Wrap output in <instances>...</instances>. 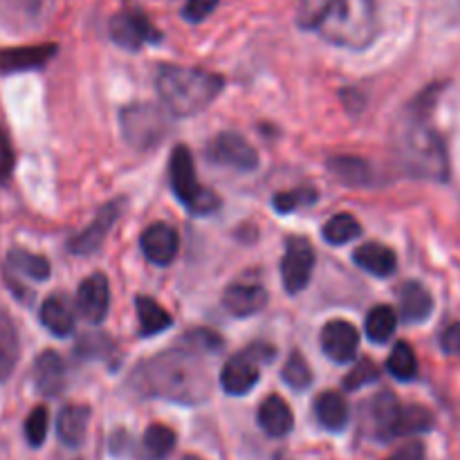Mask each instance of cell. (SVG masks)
Returning a JSON list of instances; mask_svg holds the SVG:
<instances>
[{
	"label": "cell",
	"mask_w": 460,
	"mask_h": 460,
	"mask_svg": "<svg viewBox=\"0 0 460 460\" xmlns=\"http://www.w3.org/2000/svg\"><path fill=\"white\" fill-rule=\"evenodd\" d=\"M137 377L142 380V389L157 398L171 402L198 404L209 394L205 367L198 362V355L178 350V353H162L148 359L137 368Z\"/></svg>",
	"instance_id": "cell-1"
},
{
	"label": "cell",
	"mask_w": 460,
	"mask_h": 460,
	"mask_svg": "<svg viewBox=\"0 0 460 460\" xmlns=\"http://www.w3.org/2000/svg\"><path fill=\"white\" fill-rule=\"evenodd\" d=\"M155 88L164 108L175 117H191L209 108L225 88L223 76L200 67L162 66Z\"/></svg>",
	"instance_id": "cell-2"
},
{
	"label": "cell",
	"mask_w": 460,
	"mask_h": 460,
	"mask_svg": "<svg viewBox=\"0 0 460 460\" xmlns=\"http://www.w3.org/2000/svg\"><path fill=\"white\" fill-rule=\"evenodd\" d=\"M314 30L331 45L346 49H364L376 40V0H332Z\"/></svg>",
	"instance_id": "cell-3"
},
{
	"label": "cell",
	"mask_w": 460,
	"mask_h": 460,
	"mask_svg": "<svg viewBox=\"0 0 460 460\" xmlns=\"http://www.w3.org/2000/svg\"><path fill=\"white\" fill-rule=\"evenodd\" d=\"M400 162L409 173L418 175V178L447 180L449 162L443 139L425 124L411 126L404 133L402 142H400Z\"/></svg>",
	"instance_id": "cell-4"
},
{
	"label": "cell",
	"mask_w": 460,
	"mask_h": 460,
	"mask_svg": "<svg viewBox=\"0 0 460 460\" xmlns=\"http://www.w3.org/2000/svg\"><path fill=\"white\" fill-rule=\"evenodd\" d=\"M121 135L137 151H148L169 137L171 112L155 103H130L119 112Z\"/></svg>",
	"instance_id": "cell-5"
},
{
	"label": "cell",
	"mask_w": 460,
	"mask_h": 460,
	"mask_svg": "<svg viewBox=\"0 0 460 460\" xmlns=\"http://www.w3.org/2000/svg\"><path fill=\"white\" fill-rule=\"evenodd\" d=\"M169 178H171V189L178 196V200L182 202L189 209V214L196 216H207L214 214L220 207V198L216 196L209 189L200 187L196 178V166H193L191 151L187 146H175L171 153L169 162Z\"/></svg>",
	"instance_id": "cell-6"
},
{
	"label": "cell",
	"mask_w": 460,
	"mask_h": 460,
	"mask_svg": "<svg viewBox=\"0 0 460 460\" xmlns=\"http://www.w3.org/2000/svg\"><path fill=\"white\" fill-rule=\"evenodd\" d=\"M277 358V350L270 344H252L250 349L241 350L227 359L220 371V386L229 395H247L259 385V367L265 362H272Z\"/></svg>",
	"instance_id": "cell-7"
},
{
	"label": "cell",
	"mask_w": 460,
	"mask_h": 460,
	"mask_svg": "<svg viewBox=\"0 0 460 460\" xmlns=\"http://www.w3.org/2000/svg\"><path fill=\"white\" fill-rule=\"evenodd\" d=\"M209 162L220 166H229L236 171H254L259 166V153L238 133H220L207 146Z\"/></svg>",
	"instance_id": "cell-8"
},
{
	"label": "cell",
	"mask_w": 460,
	"mask_h": 460,
	"mask_svg": "<svg viewBox=\"0 0 460 460\" xmlns=\"http://www.w3.org/2000/svg\"><path fill=\"white\" fill-rule=\"evenodd\" d=\"M314 270V250L305 238H288L286 256L281 261L283 286L290 295L305 290Z\"/></svg>",
	"instance_id": "cell-9"
},
{
	"label": "cell",
	"mask_w": 460,
	"mask_h": 460,
	"mask_svg": "<svg viewBox=\"0 0 460 460\" xmlns=\"http://www.w3.org/2000/svg\"><path fill=\"white\" fill-rule=\"evenodd\" d=\"M111 39L121 49L137 52L144 45L157 43L160 31L151 25L142 12H119L111 21Z\"/></svg>",
	"instance_id": "cell-10"
},
{
	"label": "cell",
	"mask_w": 460,
	"mask_h": 460,
	"mask_svg": "<svg viewBox=\"0 0 460 460\" xmlns=\"http://www.w3.org/2000/svg\"><path fill=\"white\" fill-rule=\"evenodd\" d=\"M319 341H322V350L328 359L337 364H349L358 355L359 332L353 323L335 319V322H328L323 326Z\"/></svg>",
	"instance_id": "cell-11"
},
{
	"label": "cell",
	"mask_w": 460,
	"mask_h": 460,
	"mask_svg": "<svg viewBox=\"0 0 460 460\" xmlns=\"http://www.w3.org/2000/svg\"><path fill=\"white\" fill-rule=\"evenodd\" d=\"M119 214H121V202L119 200L108 202L106 207H102V209H99L97 218H94L93 223L84 229V232L70 238V243H67V250L76 256L94 254V252L103 245L108 232H111L112 225L117 223Z\"/></svg>",
	"instance_id": "cell-12"
},
{
	"label": "cell",
	"mask_w": 460,
	"mask_h": 460,
	"mask_svg": "<svg viewBox=\"0 0 460 460\" xmlns=\"http://www.w3.org/2000/svg\"><path fill=\"white\" fill-rule=\"evenodd\" d=\"M111 308V286L103 274H90L76 292V310L90 323H102Z\"/></svg>",
	"instance_id": "cell-13"
},
{
	"label": "cell",
	"mask_w": 460,
	"mask_h": 460,
	"mask_svg": "<svg viewBox=\"0 0 460 460\" xmlns=\"http://www.w3.org/2000/svg\"><path fill=\"white\" fill-rule=\"evenodd\" d=\"M178 232L166 223H155L151 227L144 229L142 238H139V247H142L146 261L153 265L166 268L175 261L178 256Z\"/></svg>",
	"instance_id": "cell-14"
},
{
	"label": "cell",
	"mask_w": 460,
	"mask_h": 460,
	"mask_svg": "<svg viewBox=\"0 0 460 460\" xmlns=\"http://www.w3.org/2000/svg\"><path fill=\"white\" fill-rule=\"evenodd\" d=\"M57 54V45H27V48H0V75H18L43 67Z\"/></svg>",
	"instance_id": "cell-15"
},
{
	"label": "cell",
	"mask_w": 460,
	"mask_h": 460,
	"mask_svg": "<svg viewBox=\"0 0 460 460\" xmlns=\"http://www.w3.org/2000/svg\"><path fill=\"white\" fill-rule=\"evenodd\" d=\"M268 304V292L259 283H232L223 292V308L234 317H252Z\"/></svg>",
	"instance_id": "cell-16"
},
{
	"label": "cell",
	"mask_w": 460,
	"mask_h": 460,
	"mask_svg": "<svg viewBox=\"0 0 460 460\" xmlns=\"http://www.w3.org/2000/svg\"><path fill=\"white\" fill-rule=\"evenodd\" d=\"M34 386L45 398H57L66 389V364L57 350H43L36 358Z\"/></svg>",
	"instance_id": "cell-17"
},
{
	"label": "cell",
	"mask_w": 460,
	"mask_h": 460,
	"mask_svg": "<svg viewBox=\"0 0 460 460\" xmlns=\"http://www.w3.org/2000/svg\"><path fill=\"white\" fill-rule=\"evenodd\" d=\"M398 299L400 314H402L404 322L409 323L425 322V319H429V314L434 313V299H431L429 290L418 281L402 283V288H400L398 292Z\"/></svg>",
	"instance_id": "cell-18"
},
{
	"label": "cell",
	"mask_w": 460,
	"mask_h": 460,
	"mask_svg": "<svg viewBox=\"0 0 460 460\" xmlns=\"http://www.w3.org/2000/svg\"><path fill=\"white\" fill-rule=\"evenodd\" d=\"M90 409L84 404H67L57 418V436L67 447H81L88 434Z\"/></svg>",
	"instance_id": "cell-19"
},
{
	"label": "cell",
	"mask_w": 460,
	"mask_h": 460,
	"mask_svg": "<svg viewBox=\"0 0 460 460\" xmlns=\"http://www.w3.org/2000/svg\"><path fill=\"white\" fill-rule=\"evenodd\" d=\"M40 323L54 337H70L75 332V310L63 295H52L40 305Z\"/></svg>",
	"instance_id": "cell-20"
},
{
	"label": "cell",
	"mask_w": 460,
	"mask_h": 460,
	"mask_svg": "<svg viewBox=\"0 0 460 460\" xmlns=\"http://www.w3.org/2000/svg\"><path fill=\"white\" fill-rule=\"evenodd\" d=\"M355 265L364 270V272L373 274V277L386 279L395 272V265H398V256L391 247L382 245V243H367V245L359 247L353 254Z\"/></svg>",
	"instance_id": "cell-21"
},
{
	"label": "cell",
	"mask_w": 460,
	"mask_h": 460,
	"mask_svg": "<svg viewBox=\"0 0 460 460\" xmlns=\"http://www.w3.org/2000/svg\"><path fill=\"white\" fill-rule=\"evenodd\" d=\"M4 274L7 277H22L30 281H48L52 268L49 261L40 254H31L27 250H12L7 254V263H4Z\"/></svg>",
	"instance_id": "cell-22"
},
{
	"label": "cell",
	"mask_w": 460,
	"mask_h": 460,
	"mask_svg": "<svg viewBox=\"0 0 460 460\" xmlns=\"http://www.w3.org/2000/svg\"><path fill=\"white\" fill-rule=\"evenodd\" d=\"M259 425L272 438H283L295 427V416H292L290 407L279 395H270L259 409Z\"/></svg>",
	"instance_id": "cell-23"
},
{
	"label": "cell",
	"mask_w": 460,
	"mask_h": 460,
	"mask_svg": "<svg viewBox=\"0 0 460 460\" xmlns=\"http://www.w3.org/2000/svg\"><path fill=\"white\" fill-rule=\"evenodd\" d=\"M328 171L332 178L346 187H367L373 182V169L367 160L353 155H332L328 160Z\"/></svg>",
	"instance_id": "cell-24"
},
{
	"label": "cell",
	"mask_w": 460,
	"mask_h": 460,
	"mask_svg": "<svg viewBox=\"0 0 460 460\" xmlns=\"http://www.w3.org/2000/svg\"><path fill=\"white\" fill-rule=\"evenodd\" d=\"M314 416L328 431H341L349 425V402L337 391H326L314 400Z\"/></svg>",
	"instance_id": "cell-25"
},
{
	"label": "cell",
	"mask_w": 460,
	"mask_h": 460,
	"mask_svg": "<svg viewBox=\"0 0 460 460\" xmlns=\"http://www.w3.org/2000/svg\"><path fill=\"white\" fill-rule=\"evenodd\" d=\"M402 404L398 402L394 394L385 391V394L376 395L371 404L373 416V429L380 440H394L395 438V425H398V416Z\"/></svg>",
	"instance_id": "cell-26"
},
{
	"label": "cell",
	"mask_w": 460,
	"mask_h": 460,
	"mask_svg": "<svg viewBox=\"0 0 460 460\" xmlns=\"http://www.w3.org/2000/svg\"><path fill=\"white\" fill-rule=\"evenodd\" d=\"M135 310H137L139 335L142 337L160 335V332L169 331L171 323H173L171 314L157 301H153L151 296H137L135 299Z\"/></svg>",
	"instance_id": "cell-27"
},
{
	"label": "cell",
	"mask_w": 460,
	"mask_h": 460,
	"mask_svg": "<svg viewBox=\"0 0 460 460\" xmlns=\"http://www.w3.org/2000/svg\"><path fill=\"white\" fill-rule=\"evenodd\" d=\"M18 353H21V344H18L16 328L7 314L0 313V382L12 376L18 362Z\"/></svg>",
	"instance_id": "cell-28"
},
{
	"label": "cell",
	"mask_w": 460,
	"mask_h": 460,
	"mask_svg": "<svg viewBox=\"0 0 460 460\" xmlns=\"http://www.w3.org/2000/svg\"><path fill=\"white\" fill-rule=\"evenodd\" d=\"M398 328V314L389 305H376L367 317V337L373 344H386Z\"/></svg>",
	"instance_id": "cell-29"
},
{
	"label": "cell",
	"mask_w": 460,
	"mask_h": 460,
	"mask_svg": "<svg viewBox=\"0 0 460 460\" xmlns=\"http://www.w3.org/2000/svg\"><path fill=\"white\" fill-rule=\"evenodd\" d=\"M431 427H434V416L425 407H420V404L402 407L400 409L398 425H395V438L425 434V431H431Z\"/></svg>",
	"instance_id": "cell-30"
},
{
	"label": "cell",
	"mask_w": 460,
	"mask_h": 460,
	"mask_svg": "<svg viewBox=\"0 0 460 460\" xmlns=\"http://www.w3.org/2000/svg\"><path fill=\"white\" fill-rule=\"evenodd\" d=\"M386 368L391 376L400 382H409L418 376V359L411 346L407 341H398L386 359Z\"/></svg>",
	"instance_id": "cell-31"
},
{
	"label": "cell",
	"mask_w": 460,
	"mask_h": 460,
	"mask_svg": "<svg viewBox=\"0 0 460 460\" xmlns=\"http://www.w3.org/2000/svg\"><path fill=\"white\" fill-rule=\"evenodd\" d=\"M180 344H182V349H187V353L216 355L223 350L225 341L218 332L209 331V328H193V331L184 332Z\"/></svg>",
	"instance_id": "cell-32"
},
{
	"label": "cell",
	"mask_w": 460,
	"mask_h": 460,
	"mask_svg": "<svg viewBox=\"0 0 460 460\" xmlns=\"http://www.w3.org/2000/svg\"><path fill=\"white\" fill-rule=\"evenodd\" d=\"M362 234L358 218H353L350 214H337L323 225V238L331 245H346V243L355 241V238Z\"/></svg>",
	"instance_id": "cell-33"
},
{
	"label": "cell",
	"mask_w": 460,
	"mask_h": 460,
	"mask_svg": "<svg viewBox=\"0 0 460 460\" xmlns=\"http://www.w3.org/2000/svg\"><path fill=\"white\" fill-rule=\"evenodd\" d=\"M175 443H178V438H175L173 429L164 425H151L144 434V449L151 460H164L173 452Z\"/></svg>",
	"instance_id": "cell-34"
},
{
	"label": "cell",
	"mask_w": 460,
	"mask_h": 460,
	"mask_svg": "<svg viewBox=\"0 0 460 460\" xmlns=\"http://www.w3.org/2000/svg\"><path fill=\"white\" fill-rule=\"evenodd\" d=\"M317 198L319 193L314 191V189L299 187V189H290V191L277 193L272 200V207L277 209V214H292V211L314 205Z\"/></svg>",
	"instance_id": "cell-35"
},
{
	"label": "cell",
	"mask_w": 460,
	"mask_h": 460,
	"mask_svg": "<svg viewBox=\"0 0 460 460\" xmlns=\"http://www.w3.org/2000/svg\"><path fill=\"white\" fill-rule=\"evenodd\" d=\"M281 377H283V382H286V385L295 391H304L313 385V371H310V367H308V362H305L304 355L296 353V350L290 355V358H288Z\"/></svg>",
	"instance_id": "cell-36"
},
{
	"label": "cell",
	"mask_w": 460,
	"mask_h": 460,
	"mask_svg": "<svg viewBox=\"0 0 460 460\" xmlns=\"http://www.w3.org/2000/svg\"><path fill=\"white\" fill-rule=\"evenodd\" d=\"M112 350H115V344H112L111 337L102 335V332L84 335L76 344V355L84 359H106Z\"/></svg>",
	"instance_id": "cell-37"
},
{
	"label": "cell",
	"mask_w": 460,
	"mask_h": 460,
	"mask_svg": "<svg viewBox=\"0 0 460 460\" xmlns=\"http://www.w3.org/2000/svg\"><path fill=\"white\" fill-rule=\"evenodd\" d=\"M48 425H49L48 409L45 407L31 409V413L25 420V438L31 447H40V445L45 443V438H48Z\"/></svg>",
	"instance_id": "cell-38"
},
{
	"label": "cell",
	"mask_w": 460,
	"mask_h": 460,
	"mask_svg": "<svg viewBox=\"0 0 460 460\" xmlns=\"http://www.w3.org/2000/svg\"><path fill=\"white\" fill-rule=\"evenodd\" d=\"M377 377H380V368H377V364L371 362V359H359V362L355 364L353 371L344 377V389L358 391L362 389V386L373 385Z\"/></svg>",
	"instance_id": "cell-39"
},
{
	"label": "cell",
	"mask_w": 460,
	"mask_h": 460,
	"mask_svg": "<svg viewBox=\"0 0 460 460\" xmlns=\"http://www.w3.org/2000/svg\"><path fill=\"white\" fill-rule=\"evenodd\" d=\"M331 4L332 0H299V25L314 27Z\"/></svg>",
	"instance_id": "cell-40"
},
{
	"label": "cell",
	"mask_w": 460,
	"mask_h": 460,
	"mask_svg": "<svg viewBox=\"0 0 460 460\" xmlns=\"http://www.w3.org/2000/svg\"><path fill=\"white\" fill-rule=\"evenodd\" d=\"M216 4H218V0H187V4L182 7L184 21L202 22L205 18L211 16Z\"/></svg>",
	"instance_id": "cell-41"
},
{
	"label": "cell",
	"mask_w": 460,
	"mask_h": 460,
	"mask_svg": "<svg viewBox=\"0 0 460 460\" xmlns=\"http://www.w3.org/2000/svg\"><path fill=\"white\" fill-rule=\"evenodd\" d=\"M13 148H12V142H9L7 133L3 130V126H0V184H4L9 180V175H12L13 171Z\"/></svg>",
	"instance_id": "cell-42"
},
{
	"label": "cell",
	"mask_w": 460,
	"mask_h": 460,
	"mask_svg": "<svg viewBox=\"0 0 460 460\" xmlns=\"http://www.w3.org/2000/svg\"><path fill=\"white\" fill-rule=\"evenodd\" d=\"M440 349L445 355L460 358V322L445 328L443 335H440Z\"/></svg>",
	"instance_id": "cell-43"
},
{
	"label": "cell",
	"mask_w": 460,
	"mask_h": 460,
	"mask_svg": "<svg viewBox=\"0 0 460 460\" xmlns=\"http://www.w3.org/2000/svg\"><path fill=\"white\" fill-rule=\"evenodd\" d=\"M386 460H425V445L418 443V440H413V443L404 445L402 449H398L394 456L386 458Z\"/></svg>",
	"instance_id": "cell-44"
},
{
	"label": "cell",
	"mask_w": 460,
	"mask_h": 460,
	"mask_svg": "<svg viewBox=\"0 0 460 460\" xmlns=\"http://www.w3.org/2000/svg\"><path fill=\"white\" fill-rule=\"evenodd\" d=\"M182 460H202L200 456H184Z\"/></svg>",
	"instance_id": "cell-45"
}]
</instances>
